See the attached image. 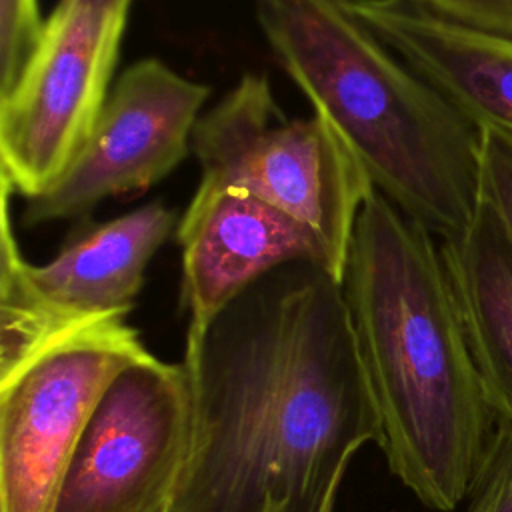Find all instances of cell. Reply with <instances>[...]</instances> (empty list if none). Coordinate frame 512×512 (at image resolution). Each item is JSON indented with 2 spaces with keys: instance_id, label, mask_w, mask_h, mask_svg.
<instances>
[{
  "instance_id": "cell-15",
  "label": "cell",
  "mask_w": 512,
  "mask_h": 512,
  "mask_svg": "<svg viewBox=\"0 0 512 512\" xmlns=\"http://www.w3.org/2000/svg\"><path fill=\"white\" fill-rule=\"evenodd\" d=\"M42 24L38 0H0V94L16 80Z\"/></svg>"
},
{
  "instance_id": "cell-3",
  "label": "cell",
  "mask_w": 512,
  "mask_h": 512,
  "mask_svg": "<svg viewBox=\"0 0 512 512\" xmlns=\"http://www.w3.org/2000/svg\"><path fill=\"white\" fill-rule=\"evenodd\" d=\"M284 72L358 158L374 188L438 238L482 206V134L396 54L354 0H254Z\"/></svg>"
},
{
  "instance_id": "cell-2",
  "label": "cell",
  "mask_w": 512,
  "mask_h": 512,
  "mask_svg": "<svg viewBox=\"0 0 512 512\" xmlns=\"http://www.w3.org/2000/svg\"><path fill=\"white\" fill-rule=\"evenodd\" d=\"M342 290L390 472L428 508L454 510L496 414L474 366L440 240L378 190L358 214Z\"/></svg>"
},
{
  "instance_id": "cell-8",
  "label": "cell",
  "mask_w": 512,
  "mask_h": 512,
  "mask_svg": "<svg viewBox=\"0 0 512 512\" xmlns=\"http://www.w3.org/2000/svg\"><path fill=\"white\" fill-rule=\"evenodd\" d=\"M190 440L184 364L152 354L124 368L84 428L54 512H168Z\"/></svg>"
},
{
  "instance_id": "cell-12",
  "label": "cell",
  "mask_w": 512,
  "mask_h": 512,
  "mask_svg": "<svg viewBox=\"0 0 512 512\" xmlns=\"http://www.w3.org/2000/svg\"><path fill=\"white\" fill-rule=\"evenodd\" d=\"M438 240L484 394L512 422V244L484 206L466 230Z\"/></svg>"
},
{
  "instance_id": "cell-10",
  "label": "cell",
  "mask_w": 512,
  "mask_h": 512,
  "mask_svg": "<svg viewBox=\"0 0 512 512\" xmlns=\"http://www.w3.org/2000/svg\"><path fill=\"white\" fill-rule=\"evenodd\" d=\"M174 236L182 248L186 332L204 330L256 280L292 262H312L342 282L312 228L244 188L198 184Z\"/></svg>"
},
{
  "instance_id": "cell-14",
  "label": "cell",
  "mask_w": 512,
  "mask_h": 512,
  "mask_svg": "<svg viewBox=\"0 0 512 512\" xmlns=\"http://www.w3.org/2000/svg\"><path fill=\"white\" fill-rule=\"evenodd\" d=\"M482 134V206L512 244V130L486 126Z\"/></svg>"
},
{
  "instance_id": "cell-5",
  "label": "cell",
  "mask_w": 512,
  "mask_h": 512,
  "mask_svg": "<svg viewBox=\"0 0 512 512\" xmlns=\"http://www.w3.org/2000/svg\"><path fill=\"white\" fill-rule=\"evenodd\" d=\"M12 194L0 180V376L78 330L128 318L150 258L180 220L158 200L106 222L86 218L52 260L30 264L12 228Z\"/></svg>"
},
{
  "instance_id": "cell-7",
  "label": "cell",
  "mask_w": 512,
  "mask_h": 512,
  "mask_svg": "<svg viewBox=\"0 0 512 512\" xmlns=\"http://www.w3.org/2000/svg\"><path fill=\"white\" fill-rule=\"evenodd\" d=\"M150 356L140 332L118 318L78 330L0 376V512H54L102 394Z\"/></svg>"
},
{
  "instance_id": "cell-16",
  "label": "cell",
  "mask_w": 512,
  "mask_h": 512,
  "mask_svg": "<svg viewBox=\"0 0 512 512\" xmlns=\"http://www.w3.org/2000/svg\"><path fill=\"white\" fill-rule=\"evenodd\" d=\"M430 10L486 32L512 36V0H418Z\"/></svg>"
},
{
  "instance_id": "cell-4",
  "label": "cell",
  "mask_w": 512,
  "mask_h": 512,
  "mask_svg": "<svg viewBox=\"0 0 512 512\" xmlns=\"http://www.w3.org/2000/svg\"><path fill=\"white\" fill-rule=\"evenodd\" d=\"M202 186H236L312 228L344 276L360 210L376 192L320 116L284 118L266 74H244L192 132Z\"/></svg>"
},
{
  "instance_id": "cell-13",
  "label": "cell",
  "mask_w": 512,
  "mask_h": 512,
  "mask_svg": "<svg viewBox=\"0 0 512 512\" xmlns=\"http://www.w3.org/2000/svg\"><path fill=\"white\" fill-rule=\"evenodd\" d=\"M466 512H512V422L496 418V426L470 488Z\"/></svg>"
},
{
  "instance_id": "cell-1",
  "label": "cell",
  "mask_w": 512,
  "mask_h": 512,
  "mask_svg": "<svg viewBox=\"0 0 512 512\" xmlns=\"http://www.w3.org/2000/svg\"><path fill=\"white\" fill-rule=\"evenodd\" d=\"M188 460L168 512H334L358 450L380 438L342 282L312 262L256 280L186 332Z\"/></svg>"
},
{
  "instance_id": "cell-9",
  "label": "cell",
  "mask_w": 512,
  "mask_h": 512,
  "mask_svg": "<svg viewBox=\"0 0 512 512\" xmlns=\"http://www.w3.org/2000/svg\"><path fill=\"white\" fill-rule=\"evenodd\" d=\"M210 86L160 58H140L114 82L78 156L22 210L26 228L82 218L106 198L142 192L192 154V132Z\"/></svg>"
},
{
  "instance_id": "cell-6",
  "label": "cell",
  "mask_w": 512,
  "mask_h": 512,
  "mask_svg": "<svg viewBox=\"0 0 512 512\" xmlns=\"http://www.w3.org/2000/svg\"><path fill=\"white\" fill-rule=\"evenodd\" d=\"M132 0H58L0 94V180L46 192L86 144L112 90Z\"/></svg>"
},
{
  "instance_id": "cell-11",
  "label": "cell",
  "mask_w": 512,
  "mask_h": 512,
  "mask_svg": "<svg viewBox=\"0 0 512 512\" xmlns=\"http://www.w3.org/2000/svg\"><path fill=\"white\" fill-rule=\"evenodd\" d=\"M354 10L470 122L512 130V36L454 22L418 0H354Z\"/></svg>"
},
{
  "instance_id": "cell-17",
  "label": "cell",
  "mask_w": 512,
  "mask_h": 512,
  "mask_svg": "<svg viewBox=\"0 0 512 512\" xmlns=\"http://www.w3.org/2000/svg\"><path fill=\"white\" fill-rule=\"evenodd\" d=\"M258 512H288V506L286 502L282 500H274V498H266L262 508Z\"/></svg>"
}]
</instances>
